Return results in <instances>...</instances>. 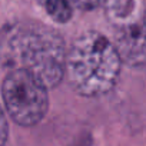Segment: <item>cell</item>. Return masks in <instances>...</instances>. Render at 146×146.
Listing matches in <instances>:
<instances>
[{
	"label": "cell",
	"mask_w": 146,
	"mask_h": 146,
	"mask_svg": "<svg viewBox=\"0 0 146 146\" xmlns=\"http://www.w3.org/2000/svg\"><path fill=\"white\" fill-rule=\"evenodd\" d=\"M66 56L62 36L46 25L16 20L0 29V64L9 72H29L47 89L64 79Z\"/></svg>",
	"instance_id": "6da1fadb"
},
{
	"label": "cell",
	"mask_w": 146,
	"mask_h": 146,
	"mask_svg": "<svg viewBox=\"0 0 146 146\" xmlns=\"http://www.w3.org/2000/svg\"><path fill=\"white\" fill-rule=\"evenodd\" d=\"M122 59L112 40L99 32H86L67 49L64 78L85 98H100L117 83Z\"/></svg>",
	"instance_id": "7a4b0ae2"
},
{
	"label": "cell",
	"mask_w": 146,
	"mask_h": 146,
	"mask_svg": "<svg viewBox=\"0 0 146 146\" xmlns=\"http://www.w3.org/2000/svg\"><path fill=\"white\" fill-rule=\"evenodd\" d=\"M2 98L9 116L19 126L40 123L49 110L47 88L26 70H10L2 83Z\"/></svg>",
	"instance_id": "3957f363"
},
{
	"label": "cell",
	"mask_w": 146,
	"mask_h": 146,
	"mask_svg": "<svg viewBox=\"0 0 146 146\" xmlns=\"http://www.w3.org/2000/svg\"><path fill=\"white\" fill-rule=\"evenodd\" d=\"M122 63L142 66L146 63V23L135 22L122 27L115 43Z\"/></svg>",
	"instance_id": "277c9868"
},
{
	"label": "cell",
	"mask_w": 146,
	"mask_h": 146,
	"mask_svg": "<svg viewBox=\"0 0 146 146\" xmlns=\"http://www.w3.org/2000/svg\"><path fill=\"white\" fill-rule=\"evenodd\" d=\"M44 12L57 23H66L72 19L75 6L73 0H37Z\"/></svg>",
	"instance_id": "5b68a950"
},
{
	"label": "cell",
	"mask_w": 146,
	"mask_h": 146,
	"mask_svg": "<svg viewBox=\"0 0 146 146\" xmlns=\"http://www.w3.org/2000/svg\"><path fill=\"white\" fill-rule=\"evenodd\" d=\"M9 137V123H7V117L6 113L0 105V146H6Z\"/></svg>",
	"instance_id": "8992f818"
},
{
	"label": "cell",
	"mask_w": 146,
	"mask_h": 146,
	"mask_svg": "<svg viewBox=\"0 0 146 146\" xmlns=\"http://www.w3.org/2000/svg\"><path fill=\"white\" fill-rule=\"evenodd\" d=\"M103 3V0H73V6H75V10H93L96 7H99Z\"/></svg>",
	"instance_id": "52a82bcc"
}]
</instances>
